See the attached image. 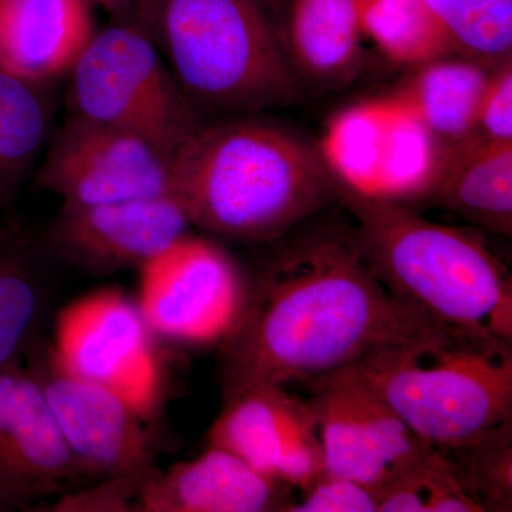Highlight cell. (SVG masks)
<instances>
[{"label": "cell", "mask_w": 512, "mask_h": 512, "mask_svg": "<svg viewBox=\"0 0 512 512\" xmlns=\"http://www.w3.org/2000/svg\"><path fill=\"white\" fill-rule=\"evenodd\" d=\"M275 244L247 276L241 313L220 345L222 396L254 384L311 386L443 326L384 288L353 228L289 232Z\"/></svg>", "instance_id": "obj_1"}, {"label": "cell", "mask_w": 512, "mask_h": 512, "mask_svg": "<svg viewBox=\"0 0 512 512\" xmlns=\"http://www.w3.org/2000/svg\"><path fill=\"white\" fill-rule=\"evenodd\" d=\"M171 174L191 225L245 244H272L338 201L318 148L265 120L198 124Z\"/></svg>", "instance_id": "obj_2"}, {"label": "cell", "mask_w": 512, "mask_h": 512, "mask_svg": "<svg viewBox=\"0 0 512 512\" xmlns=\"http://www.w3.org/2000/svg\"><path fill=\"white\" fill-rule=\"evenodd\" d=\"M357 247L394 298L447 328L512 343V278L477 229L426 220L412 207L336 183Z\"/></svg>", "instance_id": "obj_3"}, {"label": "cell", "mask_w": 512, "mask_h": 512, "mask_svg": "<svg viewBox=\"0 0 512 512\" xmlns=\"http://www.w3.org/2000/svg\"><path fill=\"white\" fill-rule=\"evenodd\" d=\"M266 2L137 0L138 25L195 109L252 113L296 94L288 50Z\"/></svg>", "instance_id": "obj_4"}, {"label": "cell", "mask_w": 512, "mask_h": 512, "mask_svg": "<svg viewBox=\"0 0 512 512\" xmlns=\"http://www.w3.org/2000/svg\"><path fill=\"white\" fill-rule=\"evenodd\" d=\"M353 367L437 450L461 446L512 419V343L501 339L441 326Z\"/></svg>", "instance_id": "obj_5"}, {"label": "cell", "mask_w": 512, "mask_h": 512, "mask_svg": "<svg viewBox=\"0 0 512 512\" xmlns=\"http://www.w3.org/2000/svg\"><path fill=\"white\" fill-rule=\"evenodd\" d=\"M69 73L72 116L130 131L171 157L201 123L138 23L94 32Z\"/></svg>", "instance_id": "obj_6"}, {"label": "cell", "mask_w": 512, "mask_h": 512, "mask_svg": "<svg viewBox=\"0 0 512 512\" xmlns=\"http://www.w3.org/2000/svg\"><path fill=\"white\" fill-rule=\"evenodd\" d=\"M138 271L136 303L154 336L220 346L237 323L247 275L210 239L185 234Z\"/></svg>", "instance_id": "obj_7"}, {"label": "cell", "mask_w": 512, "mask_h": 512, "mask_svg": "<svg viewBox=\"0 0 512 512\" xmlns=\"http://www.w3.org/2000/svg\"><path fill=\"white\" fill-rule=\"evenodd\" d=\"M26 372L45 396L84 480L144 476L154 470L146 416L103 384L77 376L42 335L23 352Z\"/></svg>", "instance_id": "obj_8"}, {"label": "cell", "mask_w": 512, "mask_h": 512, "mask_svg": "<svg viewBox=\"0 0 512 512\" xmlns=\"http://www.w3.org/2000/svg\"><path fill=\"white\" fill-rule=\"evenodd\" d=\"M153 336L136 302L103 289L67 305L50 342L67 369L119 393L151 420L163 392Z\"/></svg>", "instance_id": "obj_9"}, {"label": "cell", "mask_w": 512, "mask_h": 512, "mask_svg": "<svg viewBox=\"0 0 512 512\" xmlns=\"http://www.w3.org/2000/svg\"><path fill=\"white\" fill-rule=\"evenodd\" d=\"M173 157L146 138L70 116L37 171V185L64 207L173 194Z\"/></svg>", "instance_id": "obj_10"}, {"label": "cell", "mask_w": 512, "mask_h": 512, "mask_svg": "<svg viewBox=\"0 0 512 512\" xmlns=\"http://www.w3.org/2000/svg\"><path fill=\"white\" fill-rule=\"evenodd\" d=\"M192 227L174 195L64 207L49 229V245L89 275H111L146 264Z\"/></svg>", "instance_id": "obj_11"}, {"label": "cell", "mask_w": 512, "mask_h": 512, "mask_svg": "<svg viewBox=\"0 0 512 512\" xmlns=\"http://www.w3.org/2000/svg\"><path fill=\"white\" fill-rule=\"evenodd\" d=\"M83 480L39 384L20 362L0 367V494L29 510Z\"/></svg>", "instance_id": "obj_12"}, {"label": "cell", "mask_w": 512, "mask_h": 512, "mask_svg": "<svg viewBox=\"0 0 512 512\" xmlns=\"http://www.w3.org/2000/svg\"><path fill=\"white\" fill-rule=\"evenodd\" d=\"M291 487L210 446L167 471L151 470L138 488L136 512H284Z\"/></svg>", "instance_id": "obj_13"}, {"label": "cell", "mask_w": 512, "mask_h": 512, "mask_svg": "<svg viewBox=\"0 0 512 512\" xmlns=\"http://www.w3.org/2000/svg\"><path fill=\"white\" fill-rule=\"evenodd\" d=\"M94 32L83 0H0V70L39 86L69 73Z\"/></svg>", "instance_id": "obj_14"}, {"label": "cell", "mask_w": 512, "mask_h": 512, "mask_svg": "<svg viewBox=\"0 0 512 512\" xmlns=\"http://www.w3.org/2000/svg\"><path fill=\"white\" fill-rule=\"evenodd\" d=\"M222 397L224 407L208 431V444L274 480L286 450L316 430L308 400L286 387L254 384Z\"/></svg>", "instance_id": "obj_15"}, {"label": "cell", "mask_w": 512, "mask_h": 512, "mask_svg": "<svg viewBox=\"0 0 512 512\" xmlns=\"http://www.w3.org/2000/svg\"><path fill=\"white\" fill-rule=\"evenodd\" d=\"M431 202L493 234H512V141L478 136L450 146Z\"/></svg>", "instance_id": "obj_16"}, {"label": "cell", "mask_w": 512, "mask_h": 512, "mask_svg": "<svg viewBox=\"0 0 512 512\" xmlns=\"http://www.w3.org/2000/svg\"><path fill=\"white\" fill-rule=\"evenodd\" d=\"M311 406L318 429L326 473L346 477L375 488L386 477L373 453L359 400L355 367L316 380Z\"/></svg>", "instance_id": "obj_17"}, {"label": "cell", "mask_w": 512, "mask_h": 512, "mask_svg": "<svg viewBox=\"0 0 512 512\" xmlns=\"http://www.w3.org/2000/svg\"><path fill=\"white\" fill-rule=\"evenodd\" d=\"M397 93L447 146L476 133L478 111L491 72L466 60H431L416 67Z\"/></svg>", "instance_id": "obj_18"}, {"label": "cell", "mask_w": 512, "mask_h": 512, "mask_svg": "<svg viewBox=\"0 0 512 512\" xmlns=\"http://www.w3.org/2000/svg\"><path fill=\"white\" fill-rule=\"evenodd\" d=\"M356 0H293L286 42L311 77L335 80L355 67L362 40Z\"/></svg>", "instance_id": "obj_19"}, {"label": "cell", "mask_w": 512, "mask_h": 512, "mask_svg": "<svg viewBox=\"0 0 512 512\" xmlns=\"http://www.w3.org/2000/svg\"><path fill=\"white\" fill-rule=\"evenodd\" d=\"M389 96L359 101L330 119L318 148L336 183L377 198L386 153Z\"/></svg>", "instance_id": "obj_20"}, {"label": "cell", "mask_w": 512, "mask_h": 512, "mask_svg": "<svg viewBox=\"0 0 512 512\" xmlns=\"http://www.w3.org/2000/svg\"><path fill=\"white\" fill-rule=\"evenodd\" d=\"M49 279L32 249L12 228L0 235V367L22 362L42 335Z\"/></svg>", "instance_id": "obj_21"}, {"label": "cell", "mask_w": 512, "mask_h": 512, "mask_svg": "<svg viewBox=\"0 0 512 512\" xmlns=\"http://www.w3.org/2000/svg\"><path fill=\"white\" fill-rule=\"evenodd\" d=\"M360 29L387 59L419 67L454 49L426 0H356Z\"/></svg>", "instance_id": "obj_22"}, {"label": "cell", "mask_w": 512, "mask_h": 512, "mask_svg": "<svg viewBox=\"0 0 512 512\" xmlns=\"http://www.w3.org/2000/svg\"><path fill=\"white\" fill-rule=\"evenodd\" d=\"M47 128L49 113L37 86L0 70V210L15 200Z\"/></svg>", "instance_id": "obj_23"}, {"label": "cell", "mask_w": 512, "mask_h": 512, "mask_svg": "<svg viewBox=\"0 0 512 512\" xmlns=\"http://www.w3.org/2000/svg\"><path fill=\"white\" fill-rule=\"evenodd\" d=\"M439 451L484 512L512 511V419L468 443Z\"/></svg>", "instance_id": "obj_24"}, {"label": "cell", "mask_w": 512, "mask_h": 512, "mask_svg": "<svg viewBox=\"0 0 512 512\" xmlns=\"http://www.w3.org/2000/svg\"><path fill=\"white\" fill-rule=\"evenodd\" d=\"M454 49L505 57L512 46V0H426Z\"/></svg>", "instance_id": "obj_25"}, {"label": "cell", "mask_w": 512, "mask_h": 512, "mask_svg": "<svg viewBox=\"0 0 512 512\" xmlns=\"http://www.w3.org/2000/svg\"><path fill=\"white\" fill-rule=\"evenodd\" d=\"M301 493L284 512H377L373 488L350 478L326 473Z\"/></svg>", "instance_id": "obj_26"}, {"label": "cell", "mask_w": 512, "mask_h": 512, "mask_svg": "<svg viewBox=\"0 0 512 512\" xmlns=\"http://www.w3.org/2000/svg\"><path fill=\"white\" fill-rule=\"evenodd\" d=\"M147 474L106 478L94 487L66 491L42 511L136 512L138 488Z\"/></svg>", "instance_id": "obj_27"}, {"label": "cell", "mask_w": 512, "mask_h": 512, "mask_svg": "<svg viewBox=\"0 0 512 512\" xmlns=\"http://www.w3.org/2000/svg\"><path fill=\"white\" fill-rule=\"evenodd\" d=\"M476 134L494 141H512V69L504 62L490 74L480 111Z\"/></svg>", "instance_id": "obj_28"}, {"label": "cell", "mask_w": 512, "mask_h": 512, "mask_svg": "<svg viewBox=\"0 0 512 512\" xmlns=\"http://www.w3.org/2000/svg\"><path fill=\"white\" fill-rule=\"evenodd\" d=\"M87 5H92V3H96V5L103 6V8L116 10L124 8L127 3H130L131 0H83Z\"/></svg>", "instance_id": "obj_29"}, {"label": "cell", "mask_w": 512, "mask_h": 512, "mask_svg": "<svg viewBox=\"0 0 512 512\" xmlns=\"http://www.w3.org/2000/svg\"><path fill=\"white\" fill-rule=\"evenodd\" d=\"M8 511H15L13 510L12 505L9 504V501L6 500L5 497H3L2 494H0V512H8Z\"/></svg>", "instance_id": "obj_30"}, {"label": "cell", "mask_w": 512, "mask_h": 512, "mask_svg": "<svg viewBox=\"0 0 512 512\" xmlns=\"http://www.w3.org/2000/svg\"><path fill=\"white\" fill-rule=\"evenodd\" d=\"M10 227H6V225H0V235L5 234V232H8Z\"/></svg>", "instance_id": "obj_31"}]
</instances>
